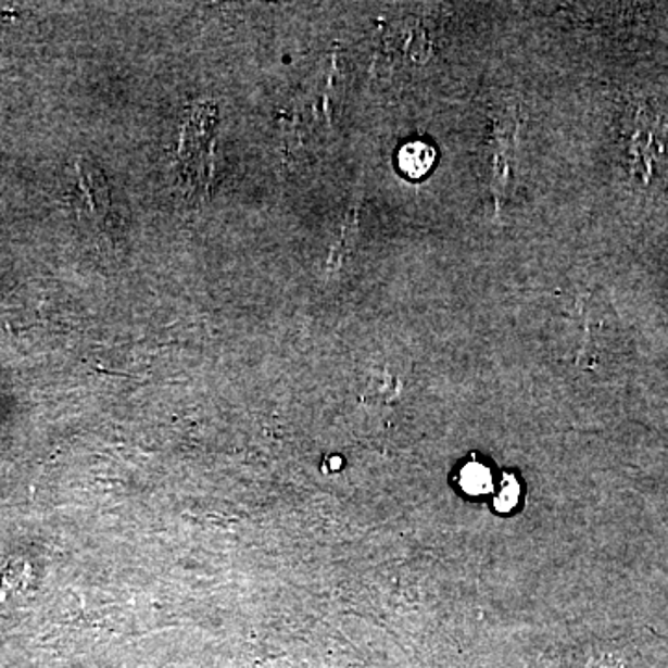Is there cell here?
I'll list each match as a JSON object with an SVG mask.
<instances>
[{"mask_svg":"<svg viewBox=\"0 0 668 668\" xmlns=\"http://www.w3.org/2000/svg\"><path fill=\"white\" fill-rule=\"evenodd\" d=\"M78 173H80V188H83L84 196H86L89 212H91V216L97 217L101 222L106 216V211H109V198L96 196V191L97 193L109 191V186L104 182V177H102L101 173H97V169H91L89 166H78Z\"/></svg>","mask_w":668,"mask_h":668,"instance_id":"1","label":"cell"},{"mask_svg":"<svg viewBox=\"0 0 668 668\" xmlns=\"http://www.w3.org/2000/svg\"><path fill=\"white\" fill-rule=\"evenodd\" d=\"M414 151L416 153L411 154L407 149H403L400 164L403 172L408 173L411 177H420L429 167L433 166V151L429 147L421 146V143H414Z\"/></svg>","mask_w":668,"mask_h":668,"instance_id":"2","label":"cell"},{"mask_svg":"<svg viewBox=\"0 0 668 668\" xmlns=\"http://www.w3.org/2000/svg\"><path fill=\"white\" fill-rule=\"evenodd\" d=\"M463 489L470 494H483L492 484V476L490 471L481 465H468L463 471Z\"/></svg>","mask_w":668,"mask_h":668,"instance_id":"3","label":"cell"},{"mask_svg":"<svg viewBox=\"0 0 668 668\" xmlns=\"http://www.w3.org/2000/svg\"><path fill=\"white\" fill-rule=\"evenodd\" d=\"M516 500H518V483H516L515 479L509 478L507 484H505L502 492H500V496H497L496 509L502 511V513H507V511L515 507Z\"/></svg>","mask_w":668,"mask_h":668,"instance_id":"4","label":"cell"}]
</instances>
